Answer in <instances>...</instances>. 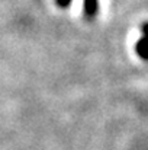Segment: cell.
Segmentation results:
<instances>
[{
    "label": "cell",
    "mask_w": 148,
    "mask_h": 150,
    "mask_svg": "<svg viewBox=\"0 0 148 150\" xmlns=\"http://www.w3.org/2000/svg\"><path fill=\"white\" fill-rule=\"evenodd\" d=\"M135 51L137 54L142 58V60H148V38L147 37H141L135 45Z\"/></svg>",
    "instance_id": "obj_2"
},
{
    "label": "cell",
    "mask_w": 148,
    "mask_h": 150,
    "mask_svg": "<svg viewBox=\"0 0 148 150\" xmlns=\"http://www.w3.org/2000/svg\"><path fill=\"white\" fill-rule=\"evenodd\" d=\"M141 32H142V35H144V37H147L148 38V22L141 23Z\"/></svg>",
    "instance_id": "obj_4"
},
{
    "label": "cell",
    "mask_w": 148,
    "mask_h": 150,
    "mask_svg": "<svg viewBox=\"0 0 148 150\" xmlns=\"http://www.w3.org/2000/svg\"><path fill=\"white\" fill-rule=\"evenodd\" d=\"M73 0H55V4L60 7V9H67L70 4H71Z\"/></svg>",
    "instance_id": "obj_3"
},
{
    "label": "cell",
    "mask_w": 148,
    "mask_h": 150,
    "mask_svg": "<svg viewBox=\"0 0 148 150\" xmlns=\"http://www.w3.org/2000/svg\"><path fill=\"white\" fill-rule=\"evenodd\" d=\"M99 9H100V4H99V0H83V13H84V18L92 21L97 16Z\"/></svg>",
    "instance_id": "obj_1"
}]
</instances>
